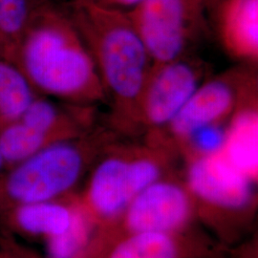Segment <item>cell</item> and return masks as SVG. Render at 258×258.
<instances>
[{
	"label": "cell",
	"mask_w": 258,
	"mask_h": 258,
	"mask_svg": "<svg viewBox=\"0 0 258 258\" xmlns=\"http://www.w3.org/2000/svg\"><path fill=\"white\" fill-rule=\"evenodd\" d=\"M39 96L97 106L106 104L92 56L64 7L39 0L14 59Z\"/></svg>",
	"instance_id": "6da1fadb"
},
{
	"label": "cell",
	"mask_w": 258,
	"mask_h": 258,
	"mask_svg": "<svg viewBox=\"0 0 258 258\" xmlns=\"http://www.w3.org/2000/svg\"><path fill=\"white\" fill-rule=\"evenodd\" d=\"M102 82L108 120L119 128L138 127L139 103L153 62L126 12L95 1L63 6Z\"/></svg>",
	"instance_id": "7a4b0ae2"
},
{
	"label": "cell",
	"mask_w": 258,
	"mask_h": 258,
	"mask_svg": "<svg viewBox=\"0 0 258 258\" xmlns=\"http://www.w3.org/2000/svg\"><path fill=\"white\" fill-rule=\"evenodd\" d=\"M91 130L51 145L6 169L0 175V212L23 204L55 200L70 190L90 157Z\"/></svg>",
	"instance_id": "3957f363"
},
{
	"label": "cell",
	"mask_w": 258,
	"mask_h": 258,
	"mask_svg": "<svg viewBox=\"0 0 258 258\" xmlns=\"http://www.w3.org/2000/svg\"><path fill=\"white\" fill-rule=\"evenodd\" d=\"M96 120L97 106L56 102L38 96L18 119L0 129L5 169L55 143L83 135Z\"/></svg>",
	"instance_id": "277c9868"
},
{
	"label": "cell",
	"mask_w": 258,
	"mask_h": 258,
	"mask_svg": "<svg viewBox=\"0 0 258 258\" xmlns=\"http://www.w3.org/2000/svg\"><path fill=\"white\" fill-rule=\"evenodd\" d=\"M208 0H144L127 13L153 65L189 55L206 27Z\"/></svg>",
	"instance_id": "5b68a950"
},
{
	"label": "cell",
	"mask_w": 258,
	"mask_h": 258,
	"mask_svg": "<svg viewBox=\"0 0 258 258\" xmlns=\"http://www.w3.org/2000/svg\"><path fill=\"white\" fill-rule=\"evenodd\" d=\"M257 102V81L247 67H236L209 77L166 127L173 137L184 141L192 131L221 123L244 106Z\"/></svg>",
	"instance_id": "8992f818"
},
{
	"label": "cell",
	"mask_w": 258,
	"mask_h": 258,
	"mask_svg": "<svg viewBox=\"0 0 258 258\" xmlns=\"http://www.w3.org/2000/svg\"><path fill=\"white\" fill-rule=\"evenodd\" d=\"M209 66L191 54L153 65L139 103L138 126L166 130L208 79Z\"/></svg>",
	"instance_id": "52a82bcc"
},
{
	"label": "cell",
	"mask_w": 258,
	"mask_h": 258,
	"mask_svg": "<svg viewBox=\"0 0 258 258\" xmlns=\"http://www.w3.org/2000/svg\"><path fill=\"white\" fill-rule=\"evenodd\" d=\"M160 173L161 167L151 157L106 158L93 172L88 187L89 202L101 214H116L158 181Z\"/></svg>",
	"instance_id": "ba28073f"
},
{
	"label": "cell",
	"mask_w": 258,
	"mask_h": 258,
	"mask_svg": "<svg viewBox=\"0 0 258 258\" xmlns=\"http://www.w3.org/2000/svg\"><path fill=\"white\" fill-rule=\"evenodd\" d=\"M187 212V197L180 186L156 181L133 199L127 222L135 232H166L182 224Z\"/></svg>",
	"instance_id": "9c48e42d"
},
{
	"label": "cell",
	"mask_w": 258,
	"mask_h": 258,
	"mask_svg": "<svg viewBox=\"0 0 258 258\" xmlns=\"http://www.w3.org/2000/svg\"><path fill=\"white\" fill-rule=\"evenodd\" d=\"M188 183L197 195L223 207L239 208L248 202L250 195L249 177L220 153L194 160Z\"/></svg>",
	"instance_id": "30bf717a"
},
{
	"label": "cell",
	"mask_w": 258,
	"mask_h": 258,
	"mask_svg": "<svg viewBox=\"0 0 258 258\" xmlns=\"http://www.w3.org/2000/svg\"><path fill=\"white\" fill-rule=\"evenodd\" d=\"M215 10L225 49L239 59L256 61L258 0H223Z\"/></svg>",
	"instance_id": "8fae6325"
},
{
	"label": "cell",
	"mask_w": 258,
	"mask_h": 258,
	"mask_svg": "<svg viewBox=\"0 0 258 258\" xmlns=\"http://www.w3.org/2000/svg\"><path fill=\"white\" fill-rule=\"evenodd\" d=\"M1 213L10 228L21 235L42 236L48 239L67 230L74 209L51 200L19 205Z\"/></svg>",
	"instance_id": "7c38bea8"
},
{
	"label": "cell",
	"mask_w": 258,
	"mask_h": 258,
	"mask_svg": "<svg viewBox=\"0 0 258 258\" xmlns=\"http://www.w3.org/2000/svg\"><path fill=\"white\" fill-rule=\"evenodd\" d=\"M257 102L242 107L230 120L226 159L249 178L257 170Z\"/></svg>",
	"instance_id": "4fadbf2b"
},
{
	"label": "cell",
	"mask_w": 258,
	"mask_h": 258,
	"mask_svg": "<svg viewBox=\"0 0 258 258\" xmlns=\"http://www.w3.org/2000/svg\"><path fill=\"white\" fill-rule=\"evenodd\" d=\"M38 96L19 68L0 57V129L18 119Z\"/></svg>",
	"instance_id": "5bb4252c"
},
{
	"label": "cell",
	"mask_w": 258,
	"mask_h": 258,
	"mask_svg": "<svg viewBox=\"0 0 258 258\" xmlns=\"http://www.w3.org/2000/svg\"><path fill=\"white\" fill-rule=\"evenodd\" d=\"M39 0H0V57L14 63Z\"/></svg>",
	"instance_id": "9a60e30c"
},
{
	"label": "cell",
	"mask_w": 258,
	"mask_h": 258,
	"mask_svg": "<svg viewBox=\"0 0 258 258\" xmlns=\"http://www.w3.org/2000/svg\"><path fill=\"white\" fill-rule=\"evenodd\" d=\"M90 223L87 215L74 209L70 226L62 233L47 239L48 258H78L90 236Z\"/></svg>",
	"instance_id": "2e32d148"
},
{
	"label": "cell",
	"mask_w": 258,
	"mask_h": 258,
	"mask_svg": "<svg viewBox=\"0 0 258 258\" xmlns=\"http://www.w3.org/2000/svg\"><path fill=\"white\" fill-rule=\"evenodd\" d=\"M175 257V246L165 232H137L111 255V258Z\"/></svg>",
	"instance_id": "e0dca14e"
},
{
	"label": "cell",
	"mask_w": 258,
	"mask_h": 258,
	"mask_svg": "<svg viewBox=\"0 0 258 258\" xmlns=\"http://www.w3.org/2000/svg\"><path fill=\"white\" fill-rule=\"evenodd\" d=\"M228 128V121L206 125L192 131L184 141L188 142L200 157L219 154L225 148Z\"/></svg>",
	"instance_id": "ac0fdd59"
},
{
	"label": "cell",
	"mask_w": 258,
	"mask_h": 258,
	"mask_svg": "<svg viewBox=\"0 0 258 258\" xmlns=\"http://www.w3.org/2000/svg\"><path fill=\"white\" fill-rule=\"evenodd\" d=\"M143 1L144 0H95L96 3L105 8L119 10L122 12H128Z\"/></svg>",
	"instance_id": "d6986e66"
},
{
	"label": "cell",
	"mask_w": 258,
	"mask_h": 258,
	"mask_svg": "<svg viewBox=\"0 0 258 258\" xmlns=\"http://www.w3.org/2000/svg\"><path fill=\"white\" fill-rule=\"evenodd\" d=\"M5 243L0 247V258H31L24 249L9 242Z\"/></svg>",
	"instance_id": "ffe728a7"
},
{
	"label": "cell",
	"mask_w": 258,
	"mask_h": 258,
	"mask_svg": "<svg viewBox=\"0 0 258 258\" xmlns=\"http://www.w3.org/2000/svg\"><path fill=\"white\" fill-rule=\"evenodd\" d=\"M55 4H61L62 6H71L79 3H84V2H93L95 0H50Z\"/></svg>",
	"instance_id": "44dd1931"
},
{
	"label": "cell",
	"mask_w": 258,
	"mask_h": 258,
	"mask_svg": "<svg viewBox=\"0 0 258 258\" xmlns=\"http://www.w3.org/2000/svg\"><path fill=\"white\" fill-rule=\"evenodd\" d=\"M209 1V6H210V9H216L219 4L221 3L223 0H208Z\"/></svg>",
	"instance_id": "7402d4cb"
},
{
	"label": "cell",
	"mask_w": 258,
	"mask_h": 258,
	"mask_svg": "<svg viewBox=\"0 0 258 258\" xmlns=\"http://www.w3.org/2000/svg\"><path fill=\"white\" fill-rule=\"evenodd\" d=\"M5 169V163H4V158L2 155V151H1V148H0V172Z\"/></svg>",
	"instance_id": "603a6c76"
}]
</instances>
